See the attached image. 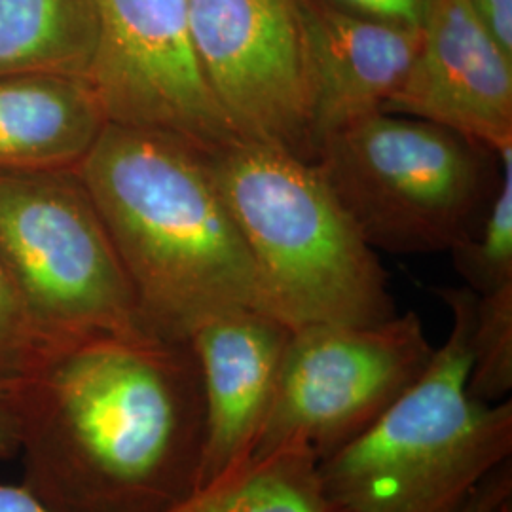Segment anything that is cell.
Wrapping results in <instances>:
<instances>
[{"label": "cell", "instance_id": "ba28073f", "mask_svg": "<svg viewBox=\"0 0 512 512\" xmlns=\"http://www.w3.org/2000/svg\"><path fill=\"white\" fill-rule=\"evenodd\" d=\"M97 38L86 74L107 124L179 139L207 156L241 135L203 71L186 0H93Z\"/></svg>", "mask_w": 512, "mask_h": 512}, {"label": "cell", "instance_id": "8fae6325", "mask_svg": "<svg viewBox=\"0 0 512 512\" xmlns=\"http://www.w3.org/2000/svg\"><path fill=\"white\" fill-rule=\"evenodd\" d=\"M291 330L268 311L232 308L190 334L205 404L198 488L253 456Z\"/></svg>", "mask_w": 512, "mask_h": 512}, {"label": "cell", "instance_id": "7c38bea8", "mask_svg": "<svg viewBox=\"0 0 512 512\" xmlns=\"http://www.w3.org/2000/svg\"><path fill=\"white\" fill-rule=\"evenodd\" d=\"M304 12L313 73V135L319 150L330 133L385 109L420 52L421 29L308 0Z\"/></svg>", "mask_w": 512, "mask_h": 512}, {"label": "cell", "instance_id": "5b68a950", "mask_svg": "<svg viewBox=\"0 0 512 512\" xmlns=\"http://www.w3.org/2000/svg\"><path fill=\"white\" fill-rule=\"evenodd\" d=\"M497 156L439 124L376 112L325 137L315 165L372 249L452 253L494 194Z\"/></svg>", "mask_w": 512, "mask_h": 512}, {"label": "cell", "instance_id": "8992f818", "mask_svg": "<svg viewBox=\"0 0 512 512\" xmlns=\"http://www.w3.org/2000/svg\"><path fill=\"white\" fill-rule=\"evenodd\" d=\"M0 264L46 353L152 332L76 169H0Z\"/></svg>", "mask_w": 512, "mask_h": 512}, {"label": "cell", "instance_id": "44dd1931", "mask_svg": "<svg viewBox=\"0 0 512 512\" xmlns=\"http://www.w3.org/2000/svg\"><path fill=\"white\" fill-rule=\"evenodd\" d=\"M512 495V463L501 465L476 490L461 512H494Z\"/></svg>", "mask_w": 512, "mask_h": 512}, {"label": "cell", "instance_id": "6da1fadb", "mask_svg": "<svg viewBox=\"0 0 512 512\" xmlns=\"http://www.w3.org/2000/svg\"><path fill=\"white\" fill-rule=\"evenodd\" d=\"M23 486L54 512H167L198 488L202 374L188 340L97 336L14 378Z\"/></svg>", "mask_w": 512, "mask_h": 512}, {"label": "cell", "instance_id": "603a6c76", "mask_svg": "<svg viewBox=\"0 0 512 512\" xmlns=\"http://www.w3.org/2000/svg\"><path fill=\"white\" fill-rule=\"evenodd\" d=\"M0 512H54L23 484H0Z\"/></svg>", "mask_w": 512, "mask_h": 512}, {"label": "cell", "instance_id": "2e32d148", "mask_svg": "<svg viewBox=\"0 0 512 512\" xmlns=\"http://www.w3.org/2000/svg\"><path fill=\"white\" fill-rule=\"evenodd\" d=\"M497 156L501 173L486 217L473 236L452 251L456 270L475 294L492 293L512 283V147Z\"/></svg>", "mask_w": 512, "mask_h": 512}, {"label": "cell", "instance_id": "ffe728a7", "mask_svg": "<svg viewBox=\"0 0 512 512\" xmlns=\"http://www.w3.org/2000/svg\"><path fill=\"white\" fill-rule=\"evenodd\" d=\"M501 50L512 57V0H471Z\"/></svg>", "mask_w": 512, "mask_h": 512}, {"label": "cell", "instance_id": "52a82bcc", "mask_svg": "<svg viewBox=\"0 0 512 512\" xmlns=\"http://www.w3.org/2000/svg\"><path fill=\"white\" fill-rule=\"evenodd\" d=\"M433 351L414 311L376 325L291 330L253 456L298 446L317 461L327 458L420 378Z\"/></svg>", "mask_w": 512, "mask_h": 512}, {"label": "cell", "instance_id": "7402d4cb", "mask_svg": "<svg viewBox=\"0 0 512 512\" xmlns=\"http://www.w3.org/2000/svg\"><path fill=\"white\" fill-rule=\"evenodd\" d=\"M19 450V420L14 378L0 376V459L14 458Z\"/></svg>", "mask_w": 512, "mask_h": 512}, {"label": "cell", "instance_id": "ac0fdd59", "mask_svg": "<svg viewBox=\"0 0 512 512\" xmlns=\"http://www.w3.org/2000/svg\"><path fill=\"white\" fill-rule=\"evenodd\" d=\"M46 353L0 264V376L18 378Z\"/></svg>", "mask_w": 512, "mask_h": 512}, {"label": "cell", "instance_id": "d6986e66", "mask_svg": "<svg viewBox=\"0 0 512 512\" xmlns=\"http://www.w3.org/2000/svg\"><path fill=\"white\" fill-rule=\"evenodd\" d=\"M349 14L421 29L429 0H336Z\"/></svg>", "mask_w": 512, "mask_h": 512}, {"label": "cell", "instance_id": "5bb4252c", "mask_svg": "<svg viewBox=\"0 0 512 512\" xmlns=\"http://www.w3.org/2000/svg\"><path fill=\"white\" fill-rule=\"evenodd\" d=\"M95 38L93 0H0V76L86 78Z\"/></svg>", "mask_w": 512, "mask_h": 512}, {"label": "cell", "instance_id": "9a60e30c", "mask_svg": "<svg viewBox=\"0 0 512 512\" xmlns=\"http://www.w3.org/2000/svg\"><path fill=\"white\" fill-rule=\"evenodd\" d=\"M317 459L298 446L256 454L167 512H325Z\"/></svg>", "mask_w": 512, "mask_h": 512}, {"label": "cell", "instance_id": "3957f363", "mask_svg": "<svg viewBox=\"0 0 512 512\" xmlns=\"http://www.w3.org/2000/svg\"><path fill=\"white\" fill-rule=\"evenodd\" d=\"M446 342L420 378L357 439L315 465L325 512H461L512 458V401L467 391L476 294L439 289Z\"/></svg>", "mask_w": 512, "mask_h": 512}, {"label": "cell", "instance_id": "9c48e42d", "mask_svg": "<svg viewBox=\"0 0 512 512\" xmlns=\"http://www.w3.org/2000/svg\"><path fill=\"white\" fill-rule=\"evenodd\" d=\"M203 71L243 141L315 162L304 0H186Z\"/></svg>", "mask_w": 512, "mask_h": 512}, {"label": "cell", "instance_id": "4fadbf2b", "mask_svg": "<svg viewBox=\"0 0 512 512\" xmlns=\"http://www.w3.org/2000/svg\"><path fill=\"white\" fill-rule=\"evenodd\" d=\"M105 128L107 118L82 76H0V169H76Z\"/></svg>", "mask_w": 512, "mask_h": 512}, {"label": "cell", "instance_id": "30bf717a", "mask_svg": "<svg viewBox=\"0 0 512 512\" xmlns=\"http://www.w3.org/2000/svg\"><path fill=\"white\" fill-rule=\"evenodd\" d=\"M384 112L439 124L501 154L512 147V57L471 0H429L420 52Z\"/></svg>", "mask_w": 512, "mask_h": 512}, {"label": "cell", "instance_id": "7a4b0ae2", "mask_svg": "<svg viewBox=\"0 0 512 512\" xmlns=\"http://www.w3.org/2000/svg\"><path fill=\"white\" fill-rule=\"evenodd\" d=\"M76 173L152 332L188 340L222 311L264 310L253 260L202 150L107 124Z\"/></svg>", "mask_w": 512, "mask_h": 512}, {"label": "cell", "instance_id": "e0dca14e", "mask_svg": "<svg viewBox=\"0 0 512 512\" xmlns=\"http://www.w3.org/2000/svg\"><path fill=\"white\" fill-rule=\"evenodd\" d=\"M467 391L484 403L511 399L512 283L476 294Z\"/></svg>", "mask_w": 512, "mask_h": 512}, {"label": "cell", "instance_id": "277c9868", "mask_svg": "<svg viewBox=\"0 0 512 512\" xmlns=\"http://www.w3.org/2000/svg\"><path fill=\"white\" fill-rule=\"evenodd\" d=\"M209 162L253 260L264 310L293 330L397 315L384 266L315 162L253 141Z\"/></svg>", "mask_w": 512, "mask_h": 512}]
</instances>
